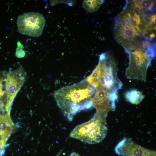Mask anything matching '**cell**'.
Returning <instances> with one entry per match:
<instances>
[{
    "instance_id": "6da1fadb",
    "label": "cell",
    "mask_w": 156,
    "mask_h": 156,
    "mask_svg": "<svg viewBox=\"0 0 156 156\" xmlns=\"http://www.w3.org/2000/svg\"><path fill=\"white\" fill-rule=\"evenodd\" d=\"M95 88L83 80L56 90L54 96L64 116L71 121L77 113L92 107Z\"/></svg>"
},
{
    "instance_id": "7a4b0ae2",
    "label": "cell",
    "mask_w": 156,
    "mask_h": 156,
    "mask_svg": "<svg viewBox=\"0 0 156 156\" xmlns=\"http://www.w3.org/2000/svg\"><path fill=\"white\" fill-rule=\"evenodd\" d=\"M115 20L114 34L117 42L127 52L139 47L143 35L137 29L136 23L131 18L129 8L125 6Z\"/></svg>"
},
{
    "instance_id": "3957f363",
    "label": "cell",
    "mask_w": 156,
    "mask_h": 156,
    "mask_svg": "<svg viewBox=\"0 0 156 156\" xmlns=\"http://www.w3.org/2000/svg\"><path fill=\"white\" fill-rule=\"evenodd\" d=\"M107 114L105 112L96 111L90 120L77 126L70 133V137L90 144L101 142L107 133Z\"/></svg>"
},
{
    "instance_id": "277c9868",
    "label": "cell",
    "mask_w": 156,
    "mask_h": 156,
    "mask_svg": "<svg viewBox=\"0 0 156 156\" xmlns=\"http://www.w3.org/2000/svg\"><path fill=\"white\" fill-rule=\"evenodd\" d=\"M127 53L129 61L125 72L127 77L145 81L147 69L155 55L154 51L149 47L144 49L140 46Z\"/></svg>"
},
{
    "instance_id": "5b68a950",
    "label": "cell",
    "mask_w": 156,
    "mask_h": 156,
    "mask_svg": "<svg viewBox=\"0 0 156 156\" xmlns=\"http://www.w3.org/2000/svg\"><path fill=\"white\" fill-rule=\"evenodd\" d=\"M99 63L101 68L99 86L117 92L122 85L117 76L116 64L113 57L109 54L103 53L100 55Z\"/></svg>"
},
{
    "instance_id": "8992f818",
    "label": "cell",
    "mask_w": 156,
    "mask_h": 156,
    "mask_svg": "<svg viewBox=\"0 0 156 156\" xmlns=\"http://www.w3.org/2000/svg\"><path fill=\"white\" fill-rule=\"evenodd\" d=\"M45 23L43 15L36 12L25 13L21 15L17 21L18 32L33 37H38L41 35Z\"/></svg>"
},
{
    "instance_id": "52a82bcc",
    "label": "cell",
    "mask_w": 156,
    "mask_h": 156,
    "mask_svg": "<svg viewBox=\"0 0 156 156\" xmlns=\"http://www.w3.org/2000/svg\"><path fill=\"white\" fill-rule=\"evenodd\" d=\"M92 99V107L96 111L108 112L115 110V102L118 98L117 92H113L101 86L96 88Z\"/></svg>"
},
{
    "instance_id": "ba28073f",
    "label": "cell",
    "mask_w": 156,
    "mask_h": 156,
    "mask_svg": "<svg viewBox=\"0 0 156 156\" xmlns=\"http://www.w3.org/2000/svg\"><path fill=\"white\" fill-rule=\"evenodd\" d=\"M115 151L118 155L123 156H156L155 151L143 147L128 138L120 142Z\"/></svg>"
},
{
    "instance_id": "9c48e42d",
    "label": "cell",
    "mask_w": 156,
    "mask_h": 156,
    "mask_svg": "<svg viewBox=\"0 0 156 156\" xmlns=\"http://www.w3.org/2000/svg\"><path fill=\"white\" fill-rule=\"evenodd\" d=\"M133 8L141 14L147 12H153L155 10V3L151 0H132L128 1Z\"/></svg>"
},
{
    "instance_id": "30bf717a",
    "label": "cell",
    "mask_w": 156,
    "mask_h": 156,
    "mask_svg": "<svg viewBox=\"0 0 156 156\" xmlns=\"http://www.w3.org/2000/svg\"><path fill=\"white\" fill-rule=\"evenodd\" d=\"M101 74L100 65L99 64L92 73L86 77L84 81L96 88L100 86L99 79Z\"/></svg>"
},
{
    "instance_id": "8fae6325",
    "label": "cell",
    "mask_w": 156,
    "mask_h": 156,
    "mask_svg": "<svg viewBox=\"0 0 156 156\" xmlns=\"http://www.w3.org/2000/svg\"><path fill=\"white\" fill-rule=\"evenodd\" d=\"M126 99L132 104L137 105L140 103L144 97L142 93L136 90H132L125 94Z\"/></svg>"
},
{
    "instance_id": "7c38bea8",
    "label": "cell",
    "mask_w": 156,
    "mask_h": 156,
    "mask_svg": "<svg viewBox=\"0 0 156 156\" xmlns=\"http://www.w3.org/2000/svg\"><path fill=\"white\" fill-rule=\"evenodd\" d=\"M103 3L102 0H85L83 2V7L87 12H93L99 9Z\"/></svg>"
},
{
    "instance_id": "4fadbf2b",
    "label": "cell",
    "mask_w": 156,
    "mask_h": 156,
    "mask_svg": "<svg viewBox=\"0 0 156 156\" xmlns=\"http://www.w3.org/2000/svg\"><path fill=\"white\" fill-rule=\"evenodd\" d=\"M25 55V52L23 49L18 47L16 48L15 55L17 57L19 58L23 57Z\"/></svg>"
},
{
    "instance_id": "5bb4252c",
    "label": "cell",
    "mask_w": 156,
    "mask_h": 156,
    "mask_svg": "<svg viewBox=\"0 0 156 156\" xmlns=\"http://www.w3.org/2000/svg\"><path fill=\"white\" fill-rule=\"evenodd\" d=\"M69 156H80V155L77 153L74 152L70 154Z\"/></svg>"
},
{
    "instance_id": "9a60e30c",
    "label": "cell",
    "mask_w": 156,
    "mask_h": 156,
    "mask_svg": "<svg viewBox=\"0 0 156 156\" xmlns=\"http://www.w3.org/2000/svg\"><path fill=\"white\" fill-rule=\"evenodd\" d=\"M155 34L153 33H151L150 34V37L152 39L155 38Z\"/></svg>"
}]
</instances>
